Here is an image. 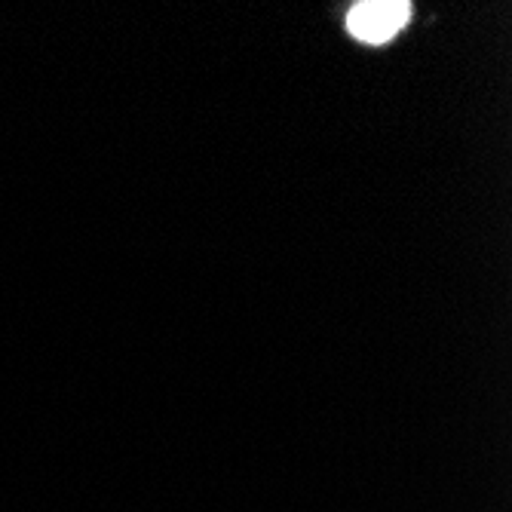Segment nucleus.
<instances>
[{"mask_svg": "<svg viewBox=\"0 0 512 512\" xmlns=\"http://www.w3.org/2000/svg\"><path fill=\"white\" fill-rule=\"evenodd\" d=\"M411 16V7L405 0H365V4H356L347 16V28L353 37L365 40V43H387L390 37H396L405 22Z\"/></svg>", "mask_w": 512, "mask_h": 512, "instance_id": "nucleus-1", "label": "nucleus"}]
</instances>
